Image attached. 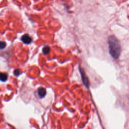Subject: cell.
<instances>
[{"label":"cell","mask_w":129,"mask_h":129,"mask_svg":"<svg viewBox=\"0 0 129 129\" xmlns=\"http://www.w3.org/2000/svg\"><path fill=\"white\" fill-rule=\"evenodd\" d=\"M49 51H50V47L47 45L44 46L42 49V52L45 55L48 54Z\"/></svg>","instance_id":"cell-6"},{"label":"cell","mask_w":129,"mask_h":129,"mask_svg":"<svg viewBox=\"0 0 129 129\" xmlns=\"http://www.w3.org/2000/svg\"><path fill=\"white\" fill-rule=\"evenodd\" d=\"M21 40L25 44H29L32 42V39L31 37L28 34H24L21 37Z\"/></svg>","instance_id":"cell-2"},{"label":"cell","mask_w":129,"mask_h":129,"mask_svg":"<svg viewBox=\"0 0 129 129\" xmlns=\"http://www.w3.org/2000/svg\"><path fill=\"white\" fill-rule=\"evenodd\" d=\"M109 52L114 59H117L120 55L121 46L118 39L114 36L111 35L108 38Z\"/></svg>","instance_id":"cell-1"},{"label":"cell","mask_w":129,"mask_h":129,"mask_svg":"<svg viewBox=\"0 0 129 129\" xmlns=\"http://www.w3.org/2000/svg\"><path fill=\"white\" fill-rule=\"evenodd\" d=\"M6 46V43L5 41H0V49L4 48Z\"/></svg>","instance_id":"cell-7"},{"label":"cell","mask_w":129,"mask_h":129,"mask_svg":"<svg viewBox=\"0 0 129 129\" xmlns=\"http://www.w3.org/2000/svg\"><path fill=\"white\" fill-rule=\"evenodd\" d=\"M8 75L4 73H0V80L3 82H5L7 80Z\"/></svg>","instance_id":"cell-5"},{"label":"cell","mask_w":129,"mask_h":129,"mask_svg":"<svg viewBox=\"0 0 129 129\" xmlns=\"http://www.w3.org/2000/svg\"><path fill=\"white\" fill-rule=\"evenodd\" d=\"M81 75H82V77L83 82L84 85H85L87 87H88L89 83H88V81L87 78L85 76V74L83 73V72H81Z\"/></svg>","instance_id":"cell-4"},{"label":"cell","mask_w":129,"mask_h":129,"mask_svg":"<svg viewBox=\"0 0 129 129\" xmlns=\"http://www.w3.org/2000/svg\"><path fill=\"white\" fill-rule=\"evenodd\" d=\"M37 92H38V95L39 96V97L40 98H43L44 97L45 95H46V90L42 87H40L37 90Z\"/></svg>","instance_id":"cell-3"},{"label":"cell","mask_w":129,"mask_h":129,"mask_svg":"<svg viewBox=\"0 0 129 129\" xmlns=\"http://www.w3.org/2000/svg\"><path fill=\"white\" fill-rule=\"evenodd\" d=\"M14 74L16 76H18L20 74V71L18 69H16L14 71Z\"/></svg>","instance_id":"cell-8"}]
</instances>
